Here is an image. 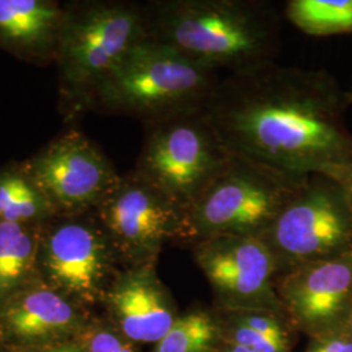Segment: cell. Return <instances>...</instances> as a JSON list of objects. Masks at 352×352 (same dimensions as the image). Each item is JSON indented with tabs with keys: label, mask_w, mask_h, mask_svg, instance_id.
Returning a JSON list of instances; mask_svg holds the SVG:
<instances>
[{
	"label": "cell",
	"mask_w": 352,
	"mask_h": 352,
	"mask_svg": "<svg viewBox=\"0 0 352 352\" xmlns=\"http://www.w3.org/2000/svg\"><path fill=\"white\" fill-rule=\"evenodd\" d=\"M346 329L349 330V333L351 334L352 337V309L351 312H350V316H349V318H347V324H346Z\"/></svg>",
	"instance_id": "cell-26"
},
{
	"label": "cell",
	"mask_w": 352,
	"mask_h": 352,
	"mask_svg": "<svg viewBox=\"0 0 352 352\" xmlns=\"http://www.w3.org/2000/svg\"><path fill=\"white\" fill-rule=\"evenodd\" d=\"M76 340L82 352H141L139 344L126 338L104 317L91 316Z\"/></svg>",
	"instance_id": "cell-21"
},
{
	"label": "cell",
	"mask_w": 352,
	"mask_h": 352,
	"mask_svg": "<svg viewBox=\"0 0 352 352\" xmlns=\"http://www.w3.org/2000/svg\"><path fill=\"white\" fill-rule=\"evenodd\" d=\"M318 174L329 176L336 183H338L352 208V162L351 164L327 166L325 168H322L321 173H318Z\"/></svg>",
	"instance_id": "cell-23"
},
{
	"label": "cell",
	"mask_w": 352,
	"mask_h": 352,
	"mask_svg": "<svg viewBox=\"0 0 352 352\" xmlns=\"http://www.w3.org/2000/svg\"><path fill=\"white\" fill-rule=\"evenodd\" d=\"M189 248L210 286L214 309L285 312L276 291L277 263L261 238L215 235Z\"/></svg>",
	"instance_id": "cell-10"
},
{
	"label": "cell",
	"mask_w": 352,
	"mask_h": 352,
	"mask_svg": "<svg viewBox=\"0 0 352 352\" xmlns=\"http://www.w3.org/2000/svg\"><path fill=\"white\" fill-rule=\"evenodd\" d=\"M102 307L103 317L139 346L155 344L180 316L155 264L123 267L113 279Z\"/></svg>",
	"instance_id": "cell-14"
},
{
	"label": "cell",
	"mask_w": 352,
	"mask_h": 352,
	"mask_svg": "<svg viewBox=\"0 0 352 352\" xmlns=\"http://www.w3.org/2000/svg\"><path fill=\"white\" fill-rule=\"evenodd\" d=\"M135 171L186 213L231 158L202 111L145 124Z\"/></svg>",
	"instance_id": "cell-6"
},
{
	"label": "cell",
	"mask_w": 352,
	"mask_h": 352,
	"mask_svg": "<svg viewBox=\"0 0 352 352\" xmlns=\"http://www.w3.org/2000/svg\"><path fill=\"white\" fill-rule=\"evenodd\" d=\"M23 164L56 215L94 212L120 177L101 149L74 129Z\"/></svg>",
	"instance_id": "cell-11"
},
{
	"label": "cell",
	"mask_w": 352,
	"mask_h": 352,
	"mask_svg": "<svg viewBox=\"0 0 352 352\" xmlns=\"http://www.w3.org/2000/svg\"><path fill=\"white\" fill-rule=\"evenodd\" d=\"M0 352H8V351H7V350H6V349H4V347H3V346H1V344H0Z\"/></svg>",
	"instance_id": "cell-27"
},
{
	"label": "cell",
	"mask_w": 352,
	"mask_h": 352,
	"mask_svg": "<svg viewBox=\"0 0 352 352\" xmlns=\"http://www.w3.org/2000/svg\"><path fill=\"white\" fill-rule=\"evenodd\" d=\"M286 17L309 36L352 32V0H289Z\"/></svg>",
	"instance_id": "cell-20"
},
{
	"label": "cell",
	"mask_w": 352,
	"mask_h": 352,
	"mask_svg": "<svg viewBox=\"0 0 352 352\" xmlns=\"http://www.w3.org/2000/svg\"><path fill=\"white\" fill-rule=\"evenodd\" d=\"M55 215L23 162L0 170V222L39 225Z\"/></svg>",
	"instance_id": "cell-18"
},
{
	"label": "cell",
	"mask_w": 352,
	"mask_h": 352,
	"mask_svg": "<svg viewBox=\"0 0 352 352\" xmlns=\"http://www.w3.org/2000/svg\"><path fill=\"white\" fill-rule=\"evenodd\" d=\"M8 352H82L81 346L76 340H67L62 343L47 344L41 347H29V349H11Z\"/></svg>",
	"instance_id": "cell-24"
},
{
	"label": "cell",
	"mask_w": 352,
	"mask_h": 352,
	"mask_svg": "<svg viewBox=\"0 0 352 352\" xmlns=\"http://www.w3.org/2000/svg\"><path fill=\"white\" fill-rule=\"evenodd\" d=\"M304 352H352L351 334L344 327L309 338Z\"/></svg>",
	"instance_id": "cell-22"
},
{
	"label": "cell",
	"mask_w": 352,
	"mask_h": 352,
	"mask_svg": "<svg viewBox=\"0 0 352 352\" xmlns=\"http://www.w3.org/2000/svg\"><path fill=\"white\" fill-rule=\"evenodd\" d=\"M39 228L0 222V304L38 278Z\"/></svg>",
	"instance_id": "cell-17"
},
{
	"label": "cell",
	"mask_w": 352,
	"mask_h": 352,
	"mask_svg": "<svg viewBox=\"0 0 352 352\" xmlns=\"http://www.w3.org/2000/svg\"><path fill=\"white\" fill-rule=\"evenodd\" d=\"M91 316L36 278L0 304V344L11 350L76 340Z\"/></svg>",
	"instance_id": "cell-13"
},
{
	"label": "cell",
	"mask_w": 352,
	"mask_h": 352,
	"mask_svg": "<svg viewBox=\"0 0 352 352\" xmlns=\"http://www.w3.org/2000/svg\"><path fill=\"white\" fill-rule=\"evenodd\" d=\"M308 176L286 175L231 153L187 212V247L215 235L261 238Z\"/></svg>",
	"instance_id": "cell-4"
},
{
	"label": "cell",
	"mask_w": 352,
	"mask_h": 352,
	"mask_svg": "<svg viewBox=\"0 0 352 352\" xmlns=\"http://www.w3.org/2000/svg\"><path fill=\"white\" fill-rule=\"evenodd\" d=\"M124 267L155 264L168 243L187 245V213L133 170L93 212Z\"/></svg>",
	"instance_id": "cell-9"
},
{
	"label": "cell",
	"mask_w": 352,
	"mask_h": 352,
	"mask_svg": "<svg viewBox=\"0 0 352 352\" xmlns=\"http://www.w3.org/2000/svg\"><path fill=\"white\" fill-rule=\"evenodd\" d=\"M214 312L225 344L254 352H291L296 343L298 330L285 312L272 309H214Z\"/></svg>",
	"instance_id": "cell-16"
},
{
	"label": "cell",
	"mask_w": 352,
	"mask_h": 352,
	"mask_svg": "<svg viewBox=\"0 0 352 352\" xmlns=\"http://www.w3.org/2000/svg\"><path fill=\"white\" fill-rule=\"evenodd\" d=\"M123 267L93 212L55 215L41 223L38 278L80 307L102 305Z\"/></svg>",
	"instance_id": "cell-7"
},
{
	"label": "cell",
	"mask_w": 352,
	"mask_h": 352,
	"mask_svg": "<svg viewBox=\"0 0 352 352\" xmlns=\"http://www.w3.org/2000/svg\"><path fill=\"white\" fill-rule=\"evenodd\" d=\"M276 291L298 333L314 338L346 327L352 309V251L279 274Z\"/></svg>",
	"instance_id": "cell-12"
},
{
	"label": "cell",
	"mask_w": 352,
	"mask_h": 352,
	"mask_svg": "<svg viewBox=\"0 0 352 352\" xmlns=\"http://www.w3.org/2000/svg\"><path fill=\"white\" fill-rule=\"evenodd\" d=\"M65 8L50 0H0V47L28 60L55 59Z\"/></svg>",
	"instance_id": "cell-15"
},
{
	"label": "cell",
	"mask_w": 352,
	"mask_h": 352,
	"mask_svg": "<svg viewBox=\"0 0 352 352\" xmlns=\"http://www.w3.org/2000/svg\"><path fill=\"white\" fill-rule=\"evenodd\" d=\"M221 330L213 308L195 307L180 314L151 352H218Z\"/></svg>",
	"instance_id": "cell-19"
},
{
	"label": "cell",
	"mask_w": 352,
	"mask_h": 352,
	"mask_svg": "<svg viewBox=\"0 0 352 352\" xmlns=\"http://www.w3.org/2000/svg\"><path fill=\"white\" fill-rule=\"evenodd\" d=\"M338 110L325 76L270 62L219 80L202 113L230 153L305 177L352 162Z\"/></svg>",
	"instance_id": "cell-1"
},
{
	"label": "cell",
	"mask_w": 352,
	"mask_h": 352,
	"mask_svg": "<svg viewBox=\"0 0 352 352\" xmlns=\"http://www.w3.org/2000/svg\"><path fill=\"white\" fill-rule=\"evenodd\" d=\"M218 82L213 69L148 38L126 54L85 102L149 124L200 113Z\"/></svg>",
	"instance_id": "cell-3"
},
{
	"label": "cell",
	"mask_w": 352,
	"mask_h": 352,
	"mask_svg": "<svg viewBox=\"0 0 352 352\" xmlns=\"http://www.w3.org/2000/svg\"><path fill=\"white\" fill-rule=\"evenodd\" d=\"M149 38L204 67L231 74L274 62L279 17L257 0H157L145 6Z\"/></svg>",
	"instance_id": "cell-2"
},
{
	"label": "cell",
	"mask_w": 352,
	"mask_h": 352,
	"mask_svg": "<svg viewBox=\"0 0 352 352\" xmlns=\"http://www.w3.org/2000/svg\"><path fill=\"white\" fill-rule=\"evenodd\" d=\"M218 352H254L248 349H244V347H239V346H232V344H225L222 343L221 349Z\"/></svg>",
	"instance_id": "cell-25"
},
{
	"label": "cell",
	"mask_w": 352,
	"mask_h": 352,
	"mask_svg": "<svg viewBox=\"0 0 352 352\" xmlns=\"http://www.w3.org/2000/svg\"><path fill=\"white\" fill-rule=\"evenodd\" d=\"M148 38L145 6L90 1L65 7L55 58L64 84L85 102L126 54Z\"/></svg>",
	"instance_id": "cell-5"
},
{
	"label": "cell",
	"mask_w": 352,
	"mask_h": 352,
	"mask_svg": "<svg viewBox=\"0 0 352 352\" xmlns=\"http://www.w3.org/2000/svg\"><path fill=\"white\" fill-rule=\"evenodd\" d=\"M278 276L352 251V208L340 184L311 174L261 236Z\"/></svg>",
	"instance_id": "cell-8"
}]
</instances>
